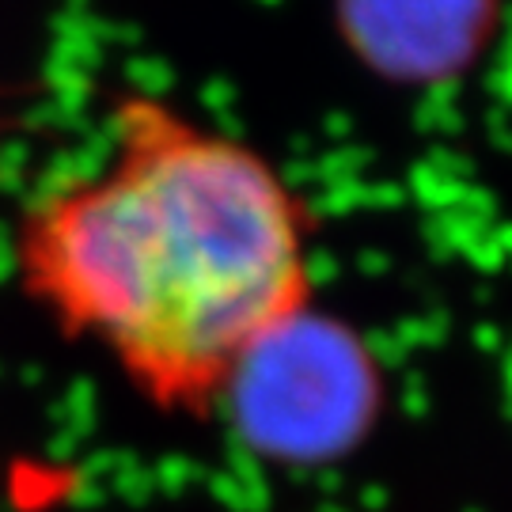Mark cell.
<instances>
[{"label": "cell", "mask_w": 512, "mask_h": 512, "mask_svg": "<svg viewBox=\"0 0 512 512\" xmlns=\"http://www.w3.org/2000/svg\"><path fill=\"white\" fill-rule=\"evenodd\" d=\"M12 270L23 300L141 403L213 418L258 342L311 308V213L258 148L122 92L103 160L19 209Z\"/></svg>", "instance_id": "1"}, {"label": "cell", "mask_w": 512, "mask_h": 512, "mask_svg": "<svg viewBox=\"0 0 512 512\" xmlns=\"http://www.w3.org/2000/svg\"><path fill=\"white\" fill-rule=\"evenodd\" d=\"M380 406V372L361 338L304 308L239 365L217 414L277 467H327L372 433Z\"/></svg>", "instance_id": "2"}, {"label": "cell", "mask_w": 512, "mask_h": 512, "mask_svg": "<svg viewBox=\"0 0 512 512\" xmlns=\"http://www.w3.org/2000/svg\"><path fill=\"white\" fill-rule=\"evenodd\" d=\"M494 0H342L353 50L380 73L425 76L467 65Z\"/></svg>", "instance_id": "3"}]
</instances>
